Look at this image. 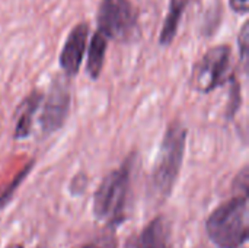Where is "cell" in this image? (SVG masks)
<instances>
[{"label":"cell","mask_w":249,"mask_h":248,"mask_svg":"<svg viewBox=\"0 0 249 248\" xmlns=\"http://www.w3.org/2000/svg\"><path fill=\"white\" fill-rule=\"evenodd\" d=\"M187 136L188 130L179 120L169 123L165 130L149 180V196L156 203L165 202L178 181L185 155Z\"/></svg>","instance_id":"6da1fadb"},{"label":"cell","mask_w":249,"mask_h":248,"mask_svg":"<svg viewBox=\"0 0 249 248\" xmlns=\"http://www.w3.org/2000/svg\"><path fill=\"white\" fill-rule=\"evenodd\" d=\"M136 155L131 153L114 171L105 175L93 196V215L108 228H117L127 219L131 172Z\"/></svg>","instance_id":"7a4b0ae2"},{"label":"cell","mask_w":249,"mask_h":248,"mask_svg":"<svg viewBox=\"0 0 249 248\" xmlns=\"http://www.w3.org/2000/svg\"><path fill=\"white\" fill-rule=\"evenodd\" d=\"M248 196L235 194L210 213L206 232L217 248H241L248 240Z\"/></svg>","instance_id":"3957f363"},{"label":"cell","mask_w":249,"mask_h":248,"mask_svg":"<svg viewBox=\"0 0 249 248\" xmlns=\"http://www.w3.org/2000/svg\"><path fill=\"white\" fill-rule=\"evenodd\" d=\"M96 23L108 41L133 42L140 35L139 10L131 0H101Z\"/></svg>","instance_id":"277c9868"},{"label":"cell","mask_w":249,"mask_h":248,"mask_svg":"<svg viewBox=\"0 0 249 248\" xmlns=\"http://www.w3.org/2000/svg\"><path fill=\"white\" fill-rule=\"evenodd\" d=\"M233 73L232 48L228 44H219L209 48L194 63L190 75V88L207 95L225 86Z\"/></svg>","instance_id":"5b68a950"},{"label":"cell","mask_w":249,"mask_h":248,"mask_svg":"<svg viewBox=\"0 0 249 248\" xmlns=\"http://www.w3.org/2000/svg\"><path fill=\"white\" fill-rule=\"evenodd\" d=\"M71 108V92L67 76L54 77L50 92L44 96L39 113V127L42 134L48 136L58 132L67 121Z\"/></svg>","instance_id":"8992f818"},{"label":"cell","mask_w":249,"mask_h":248,"mask_svg":"<svg viewBox=\"0 0 249 248\" xmlns=\"http://www.w3.org/2000/svg\"><path fill=\"white\" fill-rule=\"evenodd\" d=\"M88 38H89L88 22H79L69 32L58 56V64L64 76L73 77L79 73L80 66L85 58Z\"/></svg>","instance_id":"52a82bcc"},{"label":"cell","mask_w":249,"mask_h":248,"mask_svg":"<svg viewBox=\"0 0 249 248\" xmlns=\"http://www.w3.org/2000/svg\"><path fill=\"white\" fill-rule=\"evenodd\" d=\"M125 248H174L171 221L163 215L153 218L136 237L128 240Z\"/></svg>","instance_id":"ba28073f"},{"label":"cell","mask_w":249,"mask_h":248,"mask_svg":"<svg viewBox=\"0 0 249 248\" xmlns=\"http://www.w3.org/2000/svg\"><path fill=\"white\" fill-rule=\"evenodd\" d=\"M44 99L42 91H32L29 92L16 107L15 110V126H13V139L15 140H25L32 134L34 130V118L41 108Z\"/></svg>","instance_id":"9c48e42d"},{"label":"cell","mask_w":249,"mask_h":248,"mask_svg":"<svg viewBox=\"0 0 249 248\" xmlns=\"http://www.w3.org/2000/svg\"><path fill=\"white\" fill-rule=\"evenodd\" d=\"M191 0H169L168 13L165 16L160 35H159V44L162 47H169L174 39L177 38L181 20L184 18V13L188 7Z\"/></svg>","instance_id":"30bf717a"},{"label":"cell","mask_w":249,"mask_h":248,"mask_svg":"<svg viewBox=\"0 0 249 248\" xmlns=\"http://www.w3.org/2000/svg\"><path fill=\"white\" fill-rule=\"evenodd\" d=\"M108 48V39L96 31L90 39L86 54V73L92 80H98L101 77L104 64H105V56Z\"/></svg>","instance_id":"8fae6325"},{"label":"cell","mask_w":249,"mask_h":248,"mask_svg":"<svg viewBox=\"0 0 249 248\" xmlns=\"http://www.w3.org/2000/svg\"><path fill=\"white\" fill-rule=\"evenodd\" d=\"M34 165H35V161L32 159V161H29L13 178H12V181H9L1 190H0V210L1 209H4L10 202H12V199L15 197V194H16V191H18V189L20 187V184L25 181V178L31 174V171H32V168H34Z\"/></svg>","instance_id":"7c38bea8"},{"label":"cell","mask_w":249,"mask_h":248,"mask_svg":"<svg viewBox=\"0 0 249 248\" xmlns=\"http://www.w3.org/2000/svg\"><path fill=\"white\" fill-rule=\"evenodd\" d=\"M228 83L231 89H229V101L226 105V118L232 120L242 105V91H241V83L236 77V73L232 75Z\"/></svg>","instance_id":"4fadbf2b"},{"label":"cell","mask_w":249,"mask_h":248,"mask_svg":"<svg viewBox=\"0 0 249 248\" xmlns=\"http://www.w3.org/2000/svg\"><path fill=\"white\" fill-rule=\"evenodd\" d=\"M238 48H239V57L241 63L244 66V70L247 72L248 69V51H249V22L247 20L239 32H238Z\"/></svg>","instance_id":"5bb4252c"},{"label":"cell","mask_w":249,"mask_h":248,"mask_svg":"<svg viewBox=\"0 0 249 248\" xmlns=\"http://www.w3.org/2000/svg\"><path fill=\"white\" fill-rule=\"evenodd\" d=\"M233 189H238L236 194H245L248 196V167H244L241 170V172L236 175L235 181H233Z\"/></svg>","instance_id":"9a60e30c"},{"label":"cell","mask_w":249,"mask_h":248,"mask_svg":"<svg viewBox=\"0 0 249 248\" xmlns=\"http://www.w3.org/2000/svg\"><path fill=\"white\" fill-rule=\"evenodd\" d=\"M229 7L238 15H247L249 12V0H229Z\"/></svg>","instance_id":"2e32d148"},{"label":"cell","mask_w":249,"mask_h":248,"mask_svg":"<svg viewBox=\"0 0 249 248\" xmlns=\"http://www.w3.org/2000/svg\"><path fill=\"white\" fill-rule=\"evenodd\" d=\"M76 248H115L112 243H108V241H93V243H86V244H82Z\"/></svg>","instance_id":"e0dca14e"},{"label":"cell","mask_w":249,"mask_h":248,"mask_svg":"<svg viewBox=\"0 0 249 248\" xmlns=\"http://www.w3.org/2000/svg\"><path fill=\"white\" fill-rule=\"evenodd\" d=\"M7 248H23V246L22 244H13V246H10V247Z\"/></svg>","instance_id":"ac0fdd59"}]
</instances>
